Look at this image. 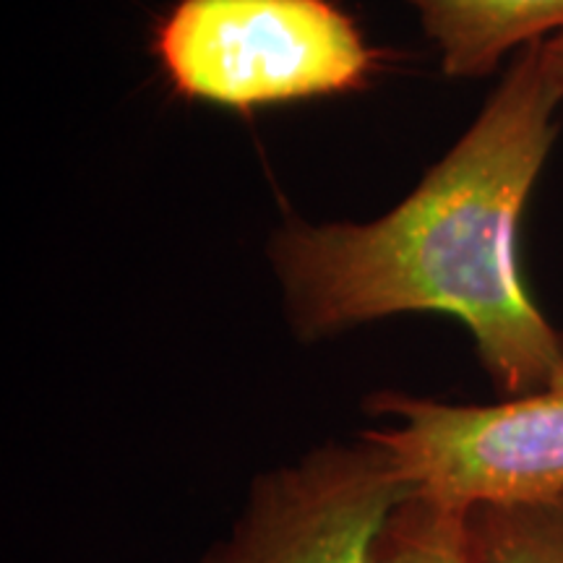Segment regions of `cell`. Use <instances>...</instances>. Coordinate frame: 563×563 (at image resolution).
I'll list each match as a JSON object with an SVG mask.
<instances>
[{"instance_id": "obj_4", "label": "cell", "mask_w": 563, "mask_h": 563, "mask_svg": "<svg viewBox=\"0 0 563 563\" xmlns=\"http://www.w3.org/2000/svg\"><path fill=\"white\" fill-rule=\"evenodd\" d=\"M412 488L361 433L256 475L196 563H378L386 519Z\"/></svg>"}, {"instance_id": "obj_2", "label": "cell", "mask_w": 563, "mask_h": 563, "mask_svg": "<svg viewBox=\"0 0 563 563\" xmlns=\"http://www.w3.org/2000/svg\"><path fill=\"white\" fill-rule=\"evenodd\" d=\"M154 53L186 100L241 112L361 91L382 60L332 0H178Z\"/></svg>"}, {"instance_id": "obj_5", "label": "cell", "mask_w": 563, "mask_h": 563, "mask_svg": "<svg viewBox=\"0 0 563 563\" xmlns=\"http://www.w3.org/2000/svg\"><path fill=\"white\" fill-rule=\"evenodd\" d=\"M441 66L454 79H483L534 42L563 32V0H410Z\"/></svg>"}, {"instance_id": "obj_8", "label": "cell", "mask_w": 563, "mask_h": 563, "mask_svg": "<svg viewBox=\"0 0 563 563\" xmlns=\"http://www.w3.org/2000/svg\"><path fill=\"white\" fill-rule=\"evenodd\" d=\"M540 60H543V70L553 89L559 91L563 100V32L555 37L540 42Z\"/></svg>"}, {"instance_id": "obj_3", "label": "cell", "mask_w": 563, "mask_h": 563, "mask_svg": "<svg viewBox=\"0 0 563 563\" xmlns=\"http://www.w3.org/2000/svg\"><path fill=\"white\" fill-rule=\"evenodd\" d=\"M365 431L386 449L405 483L435 501L477 509L538 501L563 490V384L493 405H454L376 391Z\"/></svg>"}, {"instance_id": "obj_7", "label": "cell", "mask_w": 563, "mask_h": 563, "mask_svg": "<svg viewBox=\"0 0 563 563\" xmlns=\"http://www.w3.org/2000/svg\"><path fill=\"white\" fill-rule=\"evenodd\" d=\"M481 563H563V490L538 501L477 506Z\"/></svg>"}, {"instance_id": "obj_1", "label": "cell", "mask_w": 563, "mask_h": 563, "mask_svg": "<svg viewBox=\"0 0 563 563\" xmlns=\"http://www.w3.org/2000/svg\"><path fill=\"white\" fill-rule=\"evenodd\" d=\"M563 100L540 42L514 58L460 141L407 199L365 224L287 222L272 243L306 342L399 313L452 316L501 399L563 384V334L527 290L519 224Z\"/></svg>"}, {"instance_id": "obj_6", "label": "cell", "mask_w": 563, "mask_h": 563, "mask_svg": "<svg viewBox=\"0 0 563 563\" xmlns=\"http://www.w3.org/2000/svg\"><path fill=\"white\" fill-rule=\"evenodd\" d=\"M378 563H481L473 509L410 490L386 519Z\"/></svg>"}]
</instances>
